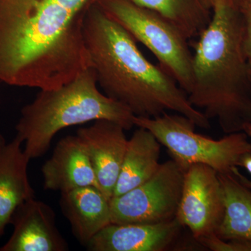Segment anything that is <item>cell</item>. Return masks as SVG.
<instances>
[{
	"label": "cell",
	"mask_w": 251,
	"mask_h": 251,
	"mask_svg": "<svg viewBox=\"0 0 251 251\" xmlns=\"http://www.w3.org/2000/svg\"><path fill=\"white\" fill-rule=\"evenodd\" d=\"M83 36L98 85L135 117L154 118L175 112L199 128L210 127L209 120L191 105L174 77L159 64L150 62L134 38L99 5L86 11Z\"/></svg>",
	"instance_id": "obj_1"
},
{
	"label": "cell",
	"mask_w": 251,
	"mask_h": 251,
	"mask_svg": "<svg viewBox=\"0 0 251 251\" xmlns=\"http://www.w3.org/2000/svg\"><path fill=\"white\" fill-rule=\"evenodd\" d=\"M246 19L228 0H220L210 23L192 44L194 108L215 120L226 134L251 122V65L244 48Z\"/></svg>",
	"instance_id": "obj_2"
},
{
	"label": "cell",
	"mask_w": 251,
	"mask_h": 251,
	"mask_svg": "<svg viewBox=\"0 0 251 251\" xmlns=\"http://www.w3.org/2000/svg\"><path fill=\"white\" fill-rule=\"evenodd\" d=\"M134 117L123 104L100 92L90 67L62 87L40 90L21 110L16 136L31 160L46 154L55 135L67 127L107 120L129 130L135 126Z\"/></svg>",
	"instance_id": "obj_3"
},
{
	"label": "cell",
	"mask_w": 251,
	"mask_h": 251,
	"mask_svg": "<svg viewBox=\"0 0 251 251\" xmlns=\"http://www.w3.org/2000/svg\"><path fill=\"white\" fill-rule=\"evenodd\" d=\"M133 123L151 132L185 171L191 165L204 164L221 174H229L238 168L243 155L251 152V143L244 131L212 139L196 133L193 122L175 112L154 118L135 116Z\"/></svg>",
	"instance_id": "obj_4"
},
{
	"label": "cell",
	"mask_w": 251,
	"mask_h": 251,
	"mask_svg": "<svg viewBox=\"0 0 251 251\" xmlns=\"http://www.w3.org/2000/svg\"><path fill=\"white\" fill-rule=\"evenodd\" d=\"M99 6L156 57L187 94L193 84L189 40L166 18L131 0H99Z\"/></svg>",
	"instance_id": "obj_5"
},
{
	"label": "cell",
	"mask_w": 251,
	"mask_h": 251,
	"mask_svg": "<svg viewBox=\"0 0 251 251\" xmlns=\"http://www.w3.org/2000/svg\"><path fill=\"white\" fill-rule=\"evenodd\" d=\"M185 171L172 158L146 182L112 198L111 224H156L176 219Z\"/></svg>",
	"instance_id": "obj_6"
},
{
	"label": "cell",
	"mask_w": 251,
	"mask_h": 251,
	"mask_svg": "<svg viewBox=\"0 0 251 251\" xmlns=\"http://www.w3.org/2000/svg\"><path fill=\"white\" fill-rule=\"evenodd\" d=\"M224 191L219 173L204 164H193L185 171L176 219L196 241L216 234L224 216Z\"/></svg>",
	"instance_id": "obj_7"
},
{
	"label": "cell",
	"mask_w": 251,
	"mask_h": 251,
	"mask_svg": "<svg viewBox=\"0 0 251 251\" xmlns=\"http://www.w3.org/2000/svg\"><path fill=\"white\" fill-rule=\"evenodd\" d=\"M125 130L117 122L99 120L76 132L90 158L99 188L109 201L113 197L126 150Z\"/></svg>",
	"instance_id": "obj_8"
},
{
	"label": "cell",
	"mask_w": 251,
	"mask_h": 251,
	"mask_svg": "<svg viewBox=\"0 0 251 251\" xmlns=\"http://www.w3.org/2000/svg\"><path fill=\"white\" fill-rule=\"evenodd\" d=\"M10 224L14 231L0 251H66L69 250L56 224L52 208L30 198L16 208Z\"/></svg>",
	"instance_id": "obj_9"
},
{
	"label": "cell",
	"mask_w": 251,
	"mask_h": 251,
	"mask_svg": "<svg viewBox=\"0 0 251 251\" xmlns=\"http://www.w3.org/2000/svg\"><path fill=\"white\" fill-rule=\"evenodd\" d=\"M182 226L177 219L161 224H110L85 246L90 251H164L173 248Z\"/></svg>",
	"instance_id": "obj_10"
},
{
	"label": "cell",
	"mask_w": 251,
	"mask_h": 251,
	"mask_svg": "<svg viewBox=\"0 0 251 251\" xmlns=\"http://www.w3.org/2000/svg\"><path fill=\"white\" fill-rule=\"evenodd\" d=\"M41 173L45 190L62 193L85 186L99 188L90 158L77 135L59 140Z\"/></svg>",
	"instance_id": "obj_11"
},
{
	"label": "cell",
	"mask_w": 251,
	"mask_h": 251,
	"mask_svg": "<svg viewBox=\"0 0 251 251\" xmlns=\"http://www.w3.org/2000/svg\"><path fill=\"white\" fill-rule=\"evenodd\" d=\"M17 136L8 142L0 133V237L20 204L34 198L28 176L30 161Z\"/></svg>",
	"instance_id": "obj_12"
},
{
	"label": "cell",
	"mask_w": 251,
	"mask_h": 251,
	"mask_svg": "<svg viewBox=\"0 0 251 251\" xmlns=\"http://www.w3.org/2000/svg\"><path fill=\"white\" fill-rule=\"evenodd\" d=\"M61 210L77 240L87 245L111 224L110 201L96 186H85L61 193Z\"/></svg>",
	"instance_id": "obj_13"
},
{
	"label": "cell",
	"mask_w": 251,
	"mask_h": 251,
	"mask_svg": "<svg viewBox=\"0 0 251 251\" xmlns=\"http://www.w3.org/2000/svg\"><path fill=\"white\" fill-rule=\"evenodd\" d=\"M161 144L150 130L143 127L135 130L128 140L113 197L138 187L156 173L161 164Z\"/></svg>",
	"instance_id": "obj_14"
},
{
	"label": "cell",
	"mask_w": 251,
	"mask_h": 251,
	"mask_svg": "<svg viewBox=\"0 0 251 251\" xmlns=\"http://www.w3.org/2000/svg\"><path fill=\"white\" fill-rule=\"evenodd\" d=\"M224 191L225 211L216 234L224 239L251 241V189L233 173H219Z\"/></svg>",
	"instance_id": "obj_15"
},
{
	"label": "cell",
	"mask_w": 251,
	"mask_h": 251,
	"mask_svg": "<svg viewBox=\"0 0 251 251\" xmlns=\"http://www.w3.org/2000/svg\"><path fill=\"white\" fill-rule=\"evenodd\" d=\"M156 11L173 23L191 41L198 39L210 23L212 11L201 0H131Z\"/></svg>",
	"instance_id": "obj_16"
},
{
	"label": "cell",
	"mask_w": 251,
	"mask_h": 251,
	"mask_svg": "<svg viewBox=\"0 0 251 251\" xmlns=\"http://www.w3.org/2000/svg\"><path fill=\"white\" fill-rule=\"evenodd\" d=\"M197 242L211 251H251V241L233 239L224 240L215 233L201 238Z\"/></svg>",
	"instance_id": "obj_17"
},
{
	"label": "cell",
	"mask_w": 251,
	"mask_h": 251,
	"mask_svg": "<svg viewBox=\"0 0 251 251\" xmlns=\"http://www.w3.org/2000/svg\"><path fill=\"white\" fill-rule=\"evenodd\" d=\"M246 19L245 37H244V48L248 59L251 65V11L244 14Z\"/></svg>",
	"instance_id": "obj_18"
},
{
	"label": "cell",
	"mask_w": 251,
	"mask_h": 251,
	"mask_svg": "<svg viewBox=\"0 0 251 251\" xmlns=\"http://www.w3.org/2000/svg\"><path fill=\"white\" fill-rule=\"evenodd\" d=\"M229 3L243 14L251 11V0H228Z\"/></svg>",
	"instance_id": "obj_19"
},
{
	"label": "cell",
	"mask_w": 251,
	"mask_h": 251,
	"mask_svg": "<svg viewBox=\"0 0 251 251\" xmlns=\"http://www.w3.org/2000/svg\"><path fill=\"white\" fill-rule=\"evenodd\" d=\"M238 167H242L251 175V152L245 153L239 159Z\"/></svg>",
	"instance_id": "obj_20"
},
{
	"label": "cell",
	"mask_w": 251,
	"mask_h": 251,
	"mask_svg": "<svg viewBox=\"0 0 251 251\" xmlns=\"http://www.w3.org/2000/svg\"><path fill=\"white\" fill-rule=\"evenodd\" d=\"M232 173L237 176L238 179H239L244 186H247L248 188H251V180L247 178V176H244V175H242V173H240V171H239V169H238L237 167V168H234Z\"/></svg>",
	"instance_id": "obj_21"
},
{
	"label": "cell",
	"mask_w": 251,
	"mask_h": 251,
	"mask_svg": "<svg viewBox=\"0 0 251 251\" xmlns=\"http://www.w3.org/2000/svg\"><path fill=\"white\" fill-rule=\"evenodd\" d=\"M201 1H202V4L205 6L206 8L212 11L213 8L219 2L220 0H201Z\"/></svg>",
	"instance_id": "obj_22"
},
{
	"label": "cell",
	"mask_w": 251,
	"mask_h": 251,
	"mask_svg": "<svg viewBox=\"0 0 251 251\" xmlns=\"http://www.w3.org/2000/svg\"><path fill=\"white\" fill-rule=\"evenodd\" d=\"M243 131L246 133L249 137H251V122L248 123L247 125H244L243 128Z\"/></svg>",
	"instance_id": "obj_23"
}]
</instances>
